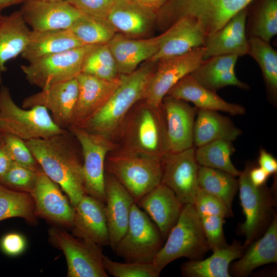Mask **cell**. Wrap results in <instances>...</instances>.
<instances>
[{"mask_svg":"<svg viewBox=\"0 0 277 277\" xmlns=\"http://www.w3.org/2000/svg\"><path fill=\"white\" fill-rule=\"evenodd\" d=\"M43 172L64 191L75 207L86 194L83 158L74 135L66 129L48 137L25 141Z\"/></svg>","mask_w":277,"mask_h":277,"instance_id":"obj_1","label":"cell"},{"mask_svg":"<svg viewBox=\"0 0 277 277\" xmlns=\"http://www.w3.org/2000/svg\"><path fill=\"white\" fill-rule=\"evenodd\" d=\"M153 63L148 62L131 73L120 75V84L107 103L79 127L113 142L129 112L137 103L144 100L155 69Z\"/></svg>","mask_w":277,"mask_h":277,"instance_id":"obj_2","label":"cell"},{"mask_svg":"<svg viewBox=\"0 0 277 277\" xmlns=\"http://www.w3.org/2000/svg\"><path fill=\"white\" fill-rule=\"evenodd\" d=\"M113 142L117 147L162 157L168 152L164 115L162 105L137 103L122 124Z\"/></svg>","mask_w":277,"mask_h":277,"instance_id":"obj_3","label":"cell"},{"mask_svg":"<svg viewBox=\"0 0 277 277\" xmlns=\"http://www.w3.org/2000/svg\"><path fill=\"white\" fill-rule=\"evenodd\" d=\"M161 158L117 146L106 156L105 171L125 187L136 204L161 183Z\"/></svg>","mask_w":277,"mask_h":277,"instance_id":"obj_4","label":"cell"},{"mask_svg":"<svg viewBox=\"0 0 277 277\" xmlns=\"http://www.w3.org/2000/svg\"><path fill=\"white\" fill-rule=\"evenodd\" d=\"M253 0H168L157 17L170 25L183 17L195 20L206 37L222 28Z\"/></svg>","mask_w":277,"mask_h":277,"instance_id":"obj_5","label":"cell"},{"mask_svg":"<svg viewBox=\"0 0 277 277\" xmlns=\"http://www.w3.org/2000/svg\"><path fill=\"white\" fill-rule=\"evenodd\" d=\"M209 250L210 246L194 205L186 204L152 263L160 273L175 260L183 257L189 260H201Z\"/></svg>","mask_w":277,"mask_h":277,"instance_id":"obj_6","label":"cell"},{"mask_svg":"<svg viewBox=\"0 0 277 277\" xmlns=\"http://www.w3.org/2000/svg\"><path fill=\"white\" fill-rule=\"evenodd\" d=\"M43 106L26 109L13 100L8 87L0 88V132L16 135L25 141L48 137L63 133Z\"/></svg>","mask_w":277,"mask_h":277,"instance_id":"obj_7","label":"cell"},{"mask_svg":"<svg viewBox=\"0 0 277 277\" xmlns=\"http://www.w3.org/2000/svg\"><path fill=\"white\" fill-rule=\"evenodd\" d=\"M163 244L156 225L134 203L126 231L113 251L125 262L152 263Z\"/></svg>","mask_w":277,"mask_h":277,"instance_id":"obj_8","label":"cell"},{"mask_svg":"<svg viewBox=\"0 0 277 277\" xmlns=\"http://www.w3.org/2000/svg\"><path fill=\"white\" fill-rule=\"evenodd\" d=\"M97 45H84L49 55L22 65L21 68L31 85L44 89L75 78L82 71L86 56Z\"/></svg>","mask_w":277,"mask_h":277,"instance_id":"obj_9","label":"cell"},{"mask_svg":"<svg viewBox=\"0 0 277 277\" xmlns=\"http://www.w3.org/2000/svg\"><path fill=\"white\" fill-rule=\"evenodd\" d=\"M82 151L84 188L86 194L105 202V164L108 153L117 147L112 141L85 129L70 126Z\"/></svg>","mask_w":277,"mask_h":277,"instance_id":"obj_10","label":"cell"},{"mask_svg":"<svg viewBox=\"0 0 277 277\" xmlns=\"http://www.w3.org/2000/svg\"><path fill=\"white\" fill-rule=\"evenodd\" d=\"M49 235L52 244L65 254L67 276H109L104 267L101 246L57 228L50 229Z\"/></svg>","mask_w":277,"mask_h":277,"instance_id":"obj_11","label":"cell"},{"mask_svg":"<svg viewBox=\"0 0 277 277\" xmlns=\"http://www.w3.org/2000/svg\"><path fill=\"white\" fill-rule=\"evenodd\" d=\"M251 167L247 164L238 180L240 203L245 218L240 226L241 232L245 237L243 245L245 248L264 228L270 217L274 202L265 185L256 187L251 183L249 176Z\"/></svg>","mask_w":277,"mask_h":277,"instance_id":"obj_12","label":"cell"},{"mask_svg":"<svg viewBox=\"0 0 277 277\" xmlns=\"http://www.w3.org/2000/svg\"><path fill=\"white\" fill-rule=\"evenodd\" d=\"M195 147L175 152H168L161 158V183L171 189L184 205L193 204L199 188L200 165L195 155Z\"/></svg>","mask_w":277,"mask_h":277,"instance_id":"obj_13","label":"cell"},{"mask_svg":"<svg viewBox=\"0 0 277 277\" xmlns=\"http://www.w3.org/2000/svg\"><path fill=\"white\" fill-rule=\"evenodd\" d=\"M204 51V46L200 47L185 54L158 61L144 101L154 106H161L163 98L171 88L202 63Z\"/></svg>","mask_w":277,"mask_h":277,"instance_id":"obj_14","label":"cell"},{"mask_svg":"<svg viewBox=\"0 0 277 277\" xmlns=\"http://www.w3.org/2000/svg\"><path fill=\"white\" fill-rule=\"evenodd\" d=\"M78 94V85L75 78L53 84L25 97L22 107H44L51 112L55 124L63 129H67L70 125Z\"/></svg>","mask_w":277,"mask_h":277,"instance_id":"obj_15","label":"cell"},{"mask_svg":"<svg viewBox=\"0 0 277 277\" xmlns=\"http://www.w3.org/2000/svg\"><path fill=\"white\" fill-rule=\"evenodd\" d=\"M76 78L78 94L70 126L82 127L107 103L120 84L121 75L106 80L81 72Z\"/></svg>","mask_w":277,"mask_h":277,"instance_id":"obj_16","label":"cell"},{"mask_svg":"<svg viewBox=\"0 0 277 277\" xmlns=\"http://www.w3.org/2000/svg\"><path fill=\"white\" fill-rule=\"evenodd\" d=\"M19 10L32 30L69 29L83 14L66 1L26 0Z\"/></svg>","mask_w":277,"mask_h":277,"instance_id":"obj_17","label":"cell"},{"mask_svg":"<svg viewBox=\"0 0 277 277\" xmlns=\"http://www.w3.org/2000/svg\"><path fill=\"white\" fill-rule=\"evenodd\" d=\"M167 136L168 152L194 147L193 128L198 109L188 102L170 96L162 103Z\"/></svg>","mask_w":277,"mask_h":277,"instance_id":"obj_18","label":"cell"},{"mask_svg":"<svg viewBox=\"0 0 277 277\" xmlns=\"http://www.w3.org/2000/svg\"><path fill=\"white\" fill-rule=\"evenodd\" d=\"M30 194L33 199L36 216L72 227L74 207L62 193L59 186L42 170L38 172L36 185Z\"/></svg>","mask_w":277,"mask_h":277,"instance_id":"obj_19","label":"cell"},{"mask_svg":"<svg viewBox=\"0 0 277 277\" xmlns=\"http://www.w3.org/2000/svg\"><path fill=\"white\" fill-rule=\"evenodd\" d=\"M104 210L109 232V244L113 251L124 235L130 211L135 203L125 187L111 174L105 171Z\"/></svg>","mask_w":277,"mask_h":277,"instance_id":"obj_20","label":"cell"},{"mask_svg":"<svg viewBox=\"0 0 277 277\" xmlns=\"http://www.w3.org/2000/svg\"><path fill=\"white\" fill-rule=\"evenodd\" d=\"M167 33V29L158 36L145 39H132L116 33L107 44L118 74L131 73L141 63L150 60L158 51Z\"/></svg>","mask_w":277,"mask_h":277,"instance_id":"obj_21","label":"cell"},{"mask_svg":"<svg viewBox=\"0 0 277 277\" xmlns=\"http://www.w3.org/2000/svg\"><path fill=\"white\" fill-rule=\"evenodd\" d=\"M136 204L156 225L164 240L177 222L183 206L174 192L162 183Z\"/></svg>","mask_w":277,"mask_h":277,"instance_id":"obj_22","label":"cell"},{"mask_svg":"<svg viewBox=\"0 0 277 277\" xmlns=\"http://www.w3.org/2000/svg\"><path fill=\"white\" fill-rule=\"evenodd\" d=\"M72 235L100 246L109 245V232L104 204L88 194L74 207Z\"/></svg>","mask_w":277,"mask_h":277,"instance_id":"obj_23","label":"cell"},{"mask_svg":"<svg viewBox=\"0 0 277 277\" xmlns=\"http://www.w3.org/2000/svg\"><path fill=\"white\" fill-rule=\"evenodd\" d=\"M247 8L231 18L222 28L206 37L203 60L222 55L238 57L248 54L249 41L246 35Z\"/></svg>","mask_w":277,"mask_h":277,"instance_id":"obj_24","label":"cell"},{"mask_svg":"<svg viewBox=\"0 0 277 277\" xmlns=\"http://www.w3.org/2000/svg\"><path fill=\"white\" fill-rule=\"evenodd\" d=\"M206 36L200 24L189 17L176 21L168 29L156 53L148 62L156 63L185 54L205 45Z\"/></svg>","mask_w":277,"mask_h":277,"instance_id":"obj_25","label":"cell"},{"mask_svg":"<svg viewBox=\"0 0 277 277\" xmlns=\"http://www.w3.org/2000/svg\"><path fill=\"white\" fill-rule=\"evenodd\" d=\"M166 95L191 102L198 109L222 111L231 115H242L246 112L243 106L225 101L216 92L200 84L190 74L180 80Z\"/></svg>","mask_w":277,"mask_h":277,"instance_id":"obj_26","label":"cell"},{"mask_svg":"<svg viewBox=\"0 0 277 277\" xmlns=\"http://www.w3.org/2000/svg\"><path fill=\"white\" fill-rule=\"evenodd\" d=\"M156 13L142 4L129 0H115L107 18L116 31L133 36L148 32Z\"/></svg>","mask_w":277,"mask_h":277,"instance_id":"obj_27","label":"cell"},{"mask_svg":"<svg viewBox=\"0 0 277 277\" xmlns=\"http://www.w3.org/2000/svg\"><path fill=\"white\" fill-rule=\"evenodd\" d=\"M238 56L222 55L204 60L190 74L206 88L216 92L228 86L248 90L249 86L239 80L235 73Z\"/></svg>","mask_w":277,"mask_h":277,"instance_id":"obj_28","label":"cell"},{"mask_svg":"<svg viewBox=\"0 0 277 277\" xmlns=\"http://www.w3.org/2000/svg\"><path fill=\"white\" fill-rule=\"evenodd\" d=\"M248 246L242 256L231 266V272L236 276H246L261 266L277 262L276 215H273L263 236Z\"/></svg>","mask_w":277,"mask_h":277,"instance_id":"obj_29","label":"cell"},{"mask_svg":"<svg viewBox=\"0 0 277 277\" xmlns=\"http://www.w3.org/2000/svg\"><path fill=\"white\" fill-rule=\"evenodd\" d=\"M245 249L240 242L234 240L225 247L213 250V253L208 258L184 263L180 267L181 274L186 277H230L231 263L241 257Z\"/></svg>","mask_w":277,"mask_h":277,"instance_id":"obj_30","label":"cell"},{"mask_svg":"<svg viewBox=\"0 0 277 277\" xmlns=\"http://www.w3.org/2000/svg\"><path fill=\"white\" fill-rule=\"evenodd\" d=\"M31 32L19 10L0 18V81L6 63L25 50Z\"/></svg>","mask_w":277,"mask_h":277,"instance_id":"obj_31","label":"cell"},{"mask_svg":"<svg viewBox=\"0 0 277 277\" xmlns=\"http://www.w3.org/2000/svg\"><path fill=\"white\" fill-rule=\"evenodd\" d=\"M83 45L69 29L31 30L28 45L21 55L30 63Z\"/></svg>","mask_w":277,"mask_h":277,"instance_id":"obj_32","label":"cell"},{"mask_svg":"<svg viewBox=\"0 0 277 277\" xmlns=\"http://www.w3.org/2000/svg\"><path fill=\"white\" fill-rule=\"evenodd\" d=\"M242 134V130L228 117L216 111L198 109L193 128L195 147L216 140L233 142Z\"/></svg>","mask_w":277,"mask_h":277,"instance_id":"obj_33","label":"cell"},{"mask_svg":"<svg viewBox=\"0 0 277 277\" xmlns=\"http://www.w3.org/2000/svg\"><path fill=\"white\" fill-rule=\"evenodd\" d=\"M198 184L200 188L219 199L233 214L232 202L238 190L235 176L219 169L200 166Z\"/></svg>","mask_w":277,"mask_h":277,"instance_id":"obj_34","label":"cell"},{"mask_svg":"<svg viewBox=\"0 0 277 277\" xmlns=\"http://www.w3.org/2000/svg\"><path fill=\"white\" fill-rule=\"evenodd\" d=\"M234 151L232 142L216 140L196 147L195 155L200 166L219 169L236 177L241 171L231 161V156Z\"/></svg>","mask_w":277,"mask_h":277,"instance_id":"obj_35","label":"cell"},{"mask_svg":"<svg viewBox=\"0 0 277 277\" xmlns=\"http://www.w3.org/2000/svg\"><path fill=\"white\" fill-rule=\"evenodd\" d=\"M249 41L248 54L259 64L271 100L277 97V52L269 44L258 37L252 36Z\"/></svg>","mask_w":277,"mask_h":277,"instance_id":"obj_36","label":"cell"},{"mask_svg":"<svg viewBox=\"0 0 277 277\" xmlns=\"http://www.w3.org/2000/svg\"><path fill=\"white\" fill-rule=\"evenodd\" d=\"M69 29L84 45L107 44L116 32L107 18L85 14Z\"/></svg>","mask_w":277,"mask_h":277,"instance_id":"obj_37","label":"cell"},{"mask_svg":"<svg viewBox=\"0 0 277 277\" xmlns=\"http://www.w3.org/2000/svg\"><path fill=\"white\" fill-rule=\"evenodd\" d=\"M18 217L31 223L35 222L32 195L29 193L11 190L0 184V221Z\"/></svg>","mask_w":277,"mask_h":277,"instance_id":"obj_38","label":"cell"},{"mask_svg":"<svg viewBox=\"0 0 277 277\" xmlns=\"http://www.w3.org/2000/svg\"><path fill=\"white\" fill-rule=\"evenodd\" d=\"M82 72L106 80L119 76L115 61L107 43L97 45L87 54Z\"/></svg>","mask_w":277,"mask_h":277,"instance_id":"obj_39","label":"cell"},{"mask_svg":"<svg viewBox=\"0 0 277 277\" xmlns=\"http://www.w3.org/2000/svg\"><path fill=\"white\" fill-rule=\"evenodd\" d=\"M252 36L269 43L277 33V0H263L256 11Z\"/></svg>","mask_w":277,"mask_h":277,"instance_id":"obj_40","label":"cell"},{"mask_svg":"<svg viewBox=\"0 0 277 277\" xmlns=\"http://www.w3.org/2000/svg\"><path fill=\"white\" fill-rule=\"evenodd\" d=\"M103 265L108 274L114 277H159L160 274L152 262L120 263L104 255Z\"/></svg>","mask_w":277,"mask_h":277,"instance_id":"obj_41","label":"cell"},{"mask_svg":"<svg viewBox=\"0 0 277 277\" xmlns=\"http://www.w3.org/2000/svg\"><path fill=\"white\" fill-rule=\"evenodd\" d=\"M38 172L13 162L0 184L14 191L31 193L36 185Z\"/></svg>","mask_w":277,"mask_h":277,"instance_id":"obj_42","label":"cell"},{"mask_svg":"<svg viewBox=\"0 0 277 277\" xmlns=\"http://www.w3.org/2000/svg\"><path fill=\"white\" fill-rule=\"evenodd\" d=\"M1 138L13 162L36 172L42 170L25 140L7 133H2Z\"/></svg>","mask_w":277,"mask_h":277,"instance_id":"obj_43","label":"cell"},{"mask_svg":"<svg viewBox=\"0 0 277 277\" xmlns=\"http://www.w3.org/2000/svg\"><path fill=\"white\" fill-rule=\"evenodd\" d=\"M193 205L199 217L218 215L225 219L232 215L219 199L200 188Z\"/></svg>","mask_w":277,"mask_h":277,"instance_id":"obj_44","label":"cell"},{"mask_svg":"<svg viewBox=\"0 0 277 277\" xmlns=\"http://www.w3.org/2000/svg\"><path fill=\"white\" fill-rule=\"evenodd\" d=\"M199 218L210 250L223 248L228 245L223 231L225 218L218 215Z\"/></svg>","mask_w":277,"mask_h":277,"instance_id":"obj_45","label":"cell"},{"mask_svg":"<svg viewBox=\"0 0 277 277\" xmlns=\"http://www.w3.org/2000/svg\"><path fill=\"white\" fill-rule=\"evenodd\" d=\"M82 13L107 18L115 0H66Z\"/></svg>","mask_w":277,"mask_h":277,"instance_id":"obj_46","label":"cell"},{"mask_svg":"<svg viewBox=\"0 0 277 277\" xmlns=\"http://www.w3.org/2000/svg\"><path fill=\"white\" fill-rule=\"evenodd\" d=\"M26 246V241L21 234L10 233L3 237L1 241L2 250L9 255H16L21 253Z\"/></svg>","mask_w":277,"mask_h":277,"instance_id":"obj_47","label":"cell"},{"mask_svg":"<svg viewBox=\"0 0 277 277\" xmlns=\"http://www.w3.org/2000/svg\"><path fill=\"white\" fill-rule=\"evenodd\" d=\"M258 163L259 167L264 169L269 175L277 172V160L271 153L263 148L260 150Z\"/></svg>","mask_w":277,"mask_h":277,"instance_id":"obj_48","label":"cell"},{"mask_svg":"<svg viewBox=\"0 0 277 277\" xmlns=\"http://www.w3.org/2000/svg\"><path fill=\"white\" fill-rule=\"evenodd\" d=\"M13 161L2 138L0 140V181L9 170Z\"/></svg>","mask_w":277,"mask_h":277,"instance_id":"obj_49","label":"cell"},{"mask_svg":"<svg viewBox=\"0 0 277 277\" xmlns=\"http://www.w3.org/2000/svg\"><path fill=\"white\" fill-rule=\"evenodd\" d=\"M269 175L260 167H251L249 172V179L252 184L256 187L265 185Z\"/></svg>","mask_w":277,"mask_h":277,"instance_id":"obj_50","label":"cell"},{"mask_svg":"<svg viewBox=\"0 0 277 277\" xmlns=\"http://www.w3.org/2000/svg\"><path fill=\"white\" fill-rule=\"evenodd\" d=\"M167 1L168 0H142L141 4L157 13Z\"/></svg>","mask_w":277,"mask_h":277,"instance_id":"obj_51","label":"cell"},{"mask_svg":"<svg viewBox=\"0 0 277 277\" xmlns=\"http://www.w3.org/2000/svg\"><path fill=\"white\" fill-rule=\"evenodd\" d=\"M26 0H0V12L6 8L22 4Z\"/></svg>","mask_w":277,"mask_h":277,"instance_id":"obj_52","label":"cell"},{"mask_svg":"<svg viewBox=\"0 0 277 277\" xmlns=\"http://www.w3.org/2000/svg\"><path fill=\"white\" fill-rule=\"evenodd\" d=\"M39 1H45V2H55V1H66V0H35Z\"/></svg>","mask_w":277,"mask_h":277,"instance_id":"obj_53","label":"cell"},{"mask_svg":"<svg viewBox=\"0 0 277 277\" xmlns=\"http://www.w3.org/2000/svg\"><path fill=\"white\" fill-rule=\"evenodd\" d=\"M129 1L140 3V4H142V0H129Z\"/></svg>","mask_w":277,"mask_h":277,"instance_id":"obj_54","label":"cell"},{"mask_svg":"<svg viewBox=\"0 0 277 277\" xmlns=\"http://www.w3.org/2000/svg\"><path fill=\"white\" fill-rule=\"evenodd\" d=\"M1 137H2V133L0 132V140L1 138Z\"/></svg>","mask_w":277,"mask_h":277,"instance_id":"obj_55","label":"cell"},{"mask_svg":"<svg viewBox=\"0 0 277 277\" xmlns=\"http://www.w3.org/2000/svg\"><path fill=\"white\" fill-rule=\"evenodd\" d=\"M3 15L2 14L1 12H0V18L2 17Z\"/></svg>","mask_w":277,"mask_h":277,"instance_id":"obj_56","label":"cell"}]
</instances>
